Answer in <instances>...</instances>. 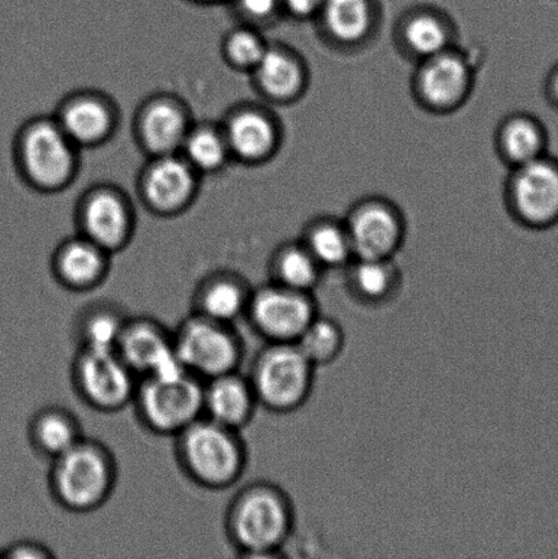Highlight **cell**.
Listing matches in <instances>:
<instances>
[{
  "label": "cell",
  "mask_w": 558,
  "mask_h": 559,
  "mask_svg": "<svg viewBox=\"0 0 558 559\" xmlns=\"http://www.w3.org/2000/svg\"><path fill=\"white\" fill-rule=\"evenodd\" d=\"M222 130L231 156L245 163L265 162L278 145L276 124L261 109L244 108L233 112Z\"/></svg>",
  "instance_id": "19"
},
{
  "label": "cell",
  "mask_w": 558,
  "mask_h": 559,
  "mask_svg": "<svg viewBox=\"0 0 558 559\" xmlns=\"http://www.w3.org/2000/svg\"><path fill=\"white\" fill-rule=\"evenodd\" d=\"M133 218L128 201L109 189L86 197L81 210V235L107 251L118 253L129 245Z\"/></svg>",
  "instance_id": "14"
},
{
  "label": "cell",
  "mask_w": 558,
  "mask_h": 559,
  "mask_svg": "<svg viewBox=\"0 0 558 559\" xmlns=\"http://www.w3.org/2000/svg\"><path fill=\"white\" fill-rule=\"evenodd\" d=\"M346 228L355 259L392 260L403 242L402 218L384 202H365L353 211Z\"/></svg>",
  "instance_id": "12"
},
{
  "label": "cell",
  "mask_w": 558,
  "mask_h": 559,
  "mask_svg": "<svg viewBox=\"0 0 558 559\" xmlns=\"http://www.w3.org/2000/svg\"><path fill=\"white\" fill-rule=\"evenodd\" d=\"M295 344L317 369V367L332 365L342 355L346 334L341 323L319 314L309 323Z\"/></svg>",
  "instance_id": "31"
},
{
  "label": "cell",
  "mask_w": 558,
  "mask_h": 559,
  "mask_svg": "<svg viewBox=\"0 0 558 559\" xmlns=\"http://www.w3.org/2000/svg\"><path fill=\"white\" fill-rule=\"evenodd\" d=\"M140 189L152 211L174 215L194 199L197 171L180 153L155 156L142 175Z\"/></svg>",
  "instance_id": "13"
},
{
  "label": "cell",
  "mask_w": 558,
  "mask_h": 559,
  "mask_svg": "<svg viewBox=\"0 0 558 559\" xmlns=\"http://www.w3.org/2000/svg\"><path fill=\"white\" fill-rule=\"evenodd\" d=\"M205 2H216V0H205Z\"/></svg>",
  "instance_id": "38"
},
{
  "label": "cell",
  "mask_w": 558,
  "mask_h": 559,
  "mask_svg": "<svg viewBox=\"0 0 558 559\" xmlns=\"http://www.w3.org/2000/svg\"><path fill=\"white\" fill-rule=\"evenodd\" d=\"M548 131L532 115H515L502 124L500 146L513 167L523 166L548 155Z\"/></svg>",
  "instance_id": "27"
},
{
  "label": "cell",
  "mask_w": 558,
  "mask_h": 559,
  "mask_svg": "<svg viewBox=\"0 0 558 559\" xmlns=\"http://www.w3.org/2000/svg\"><path fill=\"white\" fill-rule=\"evenodd\" d=\"M319 314L313 294L270 280L251 290L245 320L265 343L295 344Z\"/></svg>",
  "instance_id": "9"
},
{
  "label": "cell",
  "mask_w": 558,
  "mask_h": 559,
  "mask_svg": "<svg viewBox=\"0 0 558 559\" xmlns=\"http://www.w3.org/2000/svg\"><path fill=\"white\" fill-rule=\"evenodd\" d=\"M128 318V312L114 301H93L82 307L73 322L76 349H117Z\"/></svg>",
  "instance_id": "23"
},
{
  "label": "cell",
  "mask_w": 558,
  "mask_h": 559,
  "mask_svg": "<svg viewBox=\"0 0 558 559\" xmlns=\"http://www.w3.org/2000/svg\"><path fill=\"white\" fill-rule=\"evenodd\" d=\"M27 441L33 452L48 460L57 459L85 437L79 415L63 405H44L27 421Z\"/></svg>",
  "instance_id": "21"
},
{
  "label": "cell",
  "mask_w": 558,
  "mask_h": 559,
  "mask_svg": "<svg viewBox=\"0 0 558 559\" xmlns=\"http://www.w3.org/2000/svg\"><path fill=\"white\" fill-rule=\"evenodd\" d=\"M545 93L548 102L558 109V63L550 70L545 82Z\"/></svg>",
  "instance_id": "37"
},
{
  "label": "cell",
  "mask_w": 558,
  "mask_h": 559,
  "mask_svg": "<svg viewBox=\"0 0 558 559\" xmlns=\"http://www.w3.org/2000/svg\"><path fill=\"white\" fill-rule=\"evenodd\" d=\"M512 211L529 228L548 229L558 224V160L545 155L515 167L510 182Z\"/></svg>",
  "instance_id": "10"
},
{
  "label": "cell",
  "mask_w": 558,
  "mask_h": 559,
  "mask_svg": "<svg viewBox=\"0 0 558 559\" xmlns=\"http://www.w3.org/2000/svg\"><path fill=\"white\" fill-rule=\"evenodd\" d=\"M202 392L204 382L186 370L142 378L131 407L151 435L174 438L204 416Z\"/></svg>",
  "instance_id": "4"
},
{
  "label": "cell",
  "mask_w": 558,
  "mask_h": 559,
  "mask_svg": "<svg viewBox=\"0 0 558 559\" xmlns=\"http://www.w3.org/2000/svg\"><path fill=\"white\" fill-rule=\"evenodd\" d=\"M314 371L297 344L265 343L246 376L261 408L292 414L302 408L313 392Z\"/></svg>",
  "instance_id": "5"
},
{
  "label": "cell",
  "mask_w": 558,
  "mask_h": 559,
  "mask_svg": "<svg viewBox=\"0 0 558 559\" xmlns=\"http://www.w3.org/2000/svg\"><path fill=\"white\" fill-rule=\"evenodd\" d=\"M190 129L188 112L171 98H153L140 114L141 142L153 157L179 153Z\"/></svg>",
  "instance_id": "20"
},
{
  "label": "cell",
  "mask_w": 558,
  "mask_h": 559,
  "mask_svg": "<svg viewBox=\"0 0 558 559\" xmlns=\"http://www.w3.org/2000/svg\"><path fill=\"white\" fill-rule=\"evenodd\" d=\"M117 353L139 380L185 370L175 349L173 329L150 316H129Z\"/></svg>",
  "instance_id": "11"
},
{
  "label": "cell",
  "mask_w": 558,
  "mask_h": 559,
  "mask_svg": "<svg viewBox=\"0 0 558 559\" xmlns=\"http://www.w3.org/2000/svg\"><path fill=\"white\" fill-rule=\"evenodd\" d=\"M251 290L253 287L237 273H210L195 285L191 312L235 325L240 318L245 320Z\"/></svg>",
  "instance_id": "18"
},
{
  "label": "cell",
  "mask_w": 558,
  "mask_h": 559,
  "mask_svg": "<svg viewBox=\"0 0 558 559\" xmlns=\"http://www.w3.org/2000/svg\"><path fill=\"white\" fill-rule=\"evenodd\" d=\"M375 0H325L320 16L333 40L358 44L371 32Z\"/></svg>",
  "instance_id": "26"
},
{
  "label": "cell",
  "mask_w": 558,
  "mask_h": 559,
  "mask_svg": "<svg viewBox=\"0 0 558 559\" xmlns=\"http://www.w3.org/2000/svg\"><path fill=\"white\" fill-rule=\"evenodd\" d=\"M71 388L80 402L100 414H118L133 404L139 377L117 349H76Z\"/></svg>",
  "instance_id": "7"
},
{
  "label": "cell",
  "mask_w": 558,
  "mask_h": 559,
  "mask_svg": "<svg viewBox=\"0 0 558 559\" xmlns=\"http://www.w3.org/2000/svg\"><path fill=\"white\" fill-rule=\"evenodd\" d=\"M253 74L262 93L275 102L295 100L305 90L304 66L282 48L268 47Z\"/></svg>",
  "instance_id": "24"
},
{
  "label": "cell",
  "mask_w": 558,
  "mask_h": 559,
  "mask_svg": "<svg viewBox=\"0 0 558 559\" xmlns=\"http://www.w3.org/2000/svg\"><path fill=\"white\" fill-rule=\"evenodd\" d=\"M270 270L271 282L309 294H313L324 272L302 242L278 249L273 254Z\"/></svg>",
  "instance_id": "28"
},
{
  "label": "cell",
  "mask_w": 558,
  "mask_h": 559,
  "mask_svg": "<svg viewBox=\"0 0 558 559\" xmlns=\"http://www.w3.org/2000/svg\"><path fill=\"white\" fill-rule=\"evenodd\" d=\"M202 407L205 418L242 432L260 405L248 376L237 370L204 382Z\"/></svg>",
  "instance_id": "17"
},
{
  "label": "cell",
  "mask_w": 558,
  "mask_h": 559,
  "mask_svg": "<svg viewBox=\"0 0 558 559\" xmlns=\"http://www.w3.org/2000/svg\"><path fill=\"white\" fill-rule=\"evenodd\" d=\"M268 49V44L259 33L250 27H239L226 38L224 55L233 68L253 71Z\"/></svg>",
  "instance_id": "33"
},
{
  "label": "cell",
  "mask_w": 558,
  "mask_h": 559,
  "mask_svg": "<svg viewBox=\"0 0 558 559\" xmlns=\"http://www.w3.org/2000/svg\"><path fill=\"white\" fill-rule=\"evenodd\" d=\"M179 153L197 174L221 171L231 157L223 130L212 126L191 128Z\"/></svg>",
  "instance_id": "30"
},
{
  "label": "cell",
  "mask_w": 558,
  "mask_h": 559,
  "mask_svg": "<svg viewBox=\"0 0 558 559\" xmlns=\"http://www.w3.org/2000/svg\"><path fill=\"white\" fill-rule=\"evenodd\" d=\"M295 525L293 501L281 486L266 480L245 485L229 501L224 531L244 558H273L282 555Z\"/></svg>",
  "instance_id": "1"
},
{
  "label": "cell",
  "mask_w": 558,
  "mask_h": 559,
  "mask_svg": "<svg viewBox=\"0 0 558 559\" xmlns=\"http://www.w3.org/2000/svg\"><path fill=\"white\" fill-rule=\"evenodd\" d=\"M173 440L179 469L201 489H231L244 478L249 453L240 431L202 416Z\"/></svg>",
  "instance_id": "3"
},
{
  "label": "cell",
  "mask_w": 558,
  "mask_h": 559,
  "mask_svg": "<svg viewBox=\"0 0 558 559\" xmlns=\"http://www.w3.org/2000/svg\"><path fill=\"white\" fill-rule=\"evenodd\" d=\"M76 146L57 119H36L22 129L16 141L19 167L33 188L57 191L74 178Z\"/></svg>",
  "instance_id": "8"
},
{
  "label": "cell",
  "mask_w": 558,
  "mask_h": 559,
  "mask_svg": "<svg viewBox=\"0 0 558 559\" xmlns=\"http://www.w3.org/2000/svg\"><path fill=\"white\" fill-rule=\"evenodd\" d=\"M173 331L180 365L202 382L240 370L245 343L234 323L190 311Z\"/></svg>",
  "instance_id": "6"
},
{
  "label": "cell",
  "mask_w": 558,
  "mask_h": 559,
  "mask_svg": "<svg viewBox=\"0 0 558 559\" xmlns=\"http://www.w3.org/2000/svg\"><path fill=\"white\" fill-rule=\"evenodd\" d=\"M111 254L85 237L64 240L52 255L51 273L60 287L73 294L100 288L109 275Z\"/></svg>",
  "instance_id": "15"
},
{
  "label": "cell",
  "mask_w": 558,
  "mask_h": 559,
  "mask_svg": "<svg viewBox=\"0 0 558 559\" xmlns=\"http://www.w3.org/2000/svg\"><path fill=\"white\" fill-rule=\"evenodd\" d=\"M0 556L11 559H48L57 557L49 547L36 540L15 542V544L5 547Z\"/></svg>",
  "instance_id": "34"
},
{
  "label": "cell",
  "mask_w": 558,
  "mask_h": 559,
  "mask_svg": "<svg viewBox=\"0 0 558 559\" xmlns=\"http://www.w3.org/2000/svg\"><path fill=\"white\" fill-rule=\"evenodd\" d=\"M347 270L349 294L366 306L388 304L401 287V273L392 260L355 259Z\"/></svg>",
  "instance_id": "25"
},
{
  "label": "cell",
  "mask_w": 558,
  "mask_h": 559,
  "mask_svg": "<svg viewBox=\"0 0 558 559\" xmlns=\"http://www.w3.org/2000/svg\"><path fill=\"white\" fill-rule=\"evenodd\" d=\"M324 2L325 0H282V8L295 19L308 20L320 15Z\"/></svg>",
  "instance_id": "36"
},
{
  "label": "cell",
  "mask_w": 558,
  "mask_h": 559,
  "mask_svg": "<svg viewBox=\"0 0 558 559\" xmlns=\"http://www.w3.org/2000/svg\"><path fill=\"white\" fill-rule=\"evenodd\" d=\"M472 66L466 58L448 49L425 59L417 79V90L428 107L450 111L466 100L472 90Z\"/></svg>",
  "instance_id": "16"
},
{
  "label": "cell",
  "mask_w": 558,
  "mask_h": 559,
  "mask_svg": "<svg viewBox=\"0 0 558 559\" xmlns=\"http://www.w3.org/2000/svg\"><path fill=\"white\" fill-rule=\"evenodd\" d=\"M57 122L76 147L96 146L114 133L115 114L107 100L86 93L66 100Z\"/></svg>",
  "instance_id": "22"
},
{
  "label": "cell",
  "mask_w": 558,
  "mask_h": 559,
  "mask_svg": "<svg viewBox=\"0 0 558 559\" xmlns=\"http://www.w3.org/2000/svg\"><path fill=\"white\" fill-rule=\"evenodd\" d=\"M240 13L253 21H265L282 9V0H237Z\"/></svg>",
  "instance_id": "35"
},
{
  "label": "cell",
  "mask_w": 558,
  "mask_h": 559,
  "mask_svg": "<svg viewBox=\"0 0 558 559\" xmlns=\"http://www.w3.org/2000/svg\"><path fill=\"white\" fill-rule=\"evenodd\" d=\"M302 243L324 271L347 267L355 259L346 224L316 223L306 233Z\"/></svg>",
  "instance_id": "29"
},
{
  "label": "cell",
  "mask_w": 558,
  "mask_h": 559,
  "mask_svg": "<svg viewBox=\"0 0 558 559\" xmlns=\"http://www.w3.org/2000/svg\"><path fill=\"white\" fill-rule=\"evenodd\" d=\"M450 40V29L434 11H418L409 15L404 26L407 48L424 60L448 51Z\"/></svg>",
  "instance_id": "32"
},
{
  "label": "cell",
  "mask_w": 558,
  "mask_h": 559,
  "mask_svg": "<svg viewBox=\"0 0 558 559\" xmlns=\"http://www.w3.org/2000/svg\"><path fill=\"white\" fill-rule=\"evenodd\" d=\"M119 479L118 460L106 443L84 437L49 462V496L63 511L93 513L111 500Z\"/></svg>",
  "instance_id": "2"
}]
</instances>
